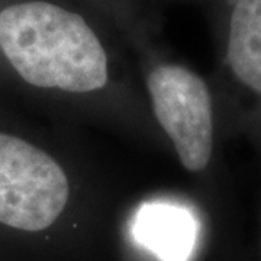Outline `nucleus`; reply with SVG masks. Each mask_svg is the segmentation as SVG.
Masks as SVG:
<instances>
[{"label":"nucleus","instance_id":"1","mask_svg":"<svg viewBox=\"0 0 261 261\" xmlns=\"http://www.w3.org/2000/svg\"><path fill=\"white\" fill-rule=\"evenodd\" d=\"M0 48L16 73L39 89L92 93L109 79L108 54L87 20L51 2L2 10Z\"/></svg>","mask_w":261,"mask_h":261},{"label":"nucleus","instance_id":"2","mask_svg":"<svg viewBox=\"0 0 261 261\" xmlns=\"http://www.w3.org/2000/svg\"><path fill=\"white\" fill-rule=\"evenodd\" d=\"M70 181L49 154L0 132V224L28 232L49 228L64 212Z\"/></svg>","mask_w":261,"mask_h":261},{"label":"nucleus","instance_id":"3","mask_svg":"<svg viewBox=\"0 0 261 261\" xmlns=\"http://www.w3.org/2000/svg\"><path fill=\"white\" fill-rule=\"evenodd\" d=\"M154 115L190 173H203L215 151V103L203 77L180 64L154 67L147 77Z\"/></svg>","mask_w":261,"mask_h":261},{"label":"nucleus","instance_id":"4","mask_svg":"<svg viewBox=\"0 0 261 261\" xmlns=\"http://www.w3.org/2000/svg\"><path fill=\"white\" fill-rule=\"evenodd\" d=\"M224 70L261 132V0H229L224 23Z\"/></svg>","mask_w":261,"mask_h":261},{"label":"nucleus","instance_id":"5","mask_svg":"<svg viewBox=\"0 0 261 261\" xmlns=\"http://www.w3.org/2000/svg\"><path fill=\"white\" fill-rule=\"evenodd\" d=\"M135 240L163 261H187L196 240L189 211L167 203H147L135 215Z\"/></svg>","mask_w":261,"mask_h":261}]
</instances>
